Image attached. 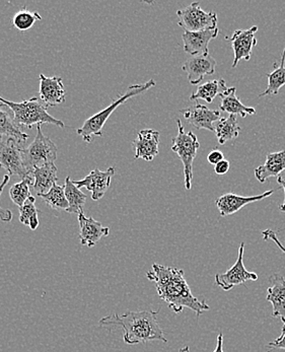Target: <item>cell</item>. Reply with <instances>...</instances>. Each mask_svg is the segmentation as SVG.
Wrapping results in <instances>:
<instances>
[{
  "mask_svg": "<svg viewBox=\"0 0 285 352\" xmlns=\"http://www.w3.org/2000/svg\"><path fill=\"white\" fill-rule=\"evenodd\" d=\"M146 277L155 283L159 298L167 302L174 313L180 314L184 309H190L199 318L204 311L210 310L205 302L193 296L185 279L184 270L155 263L152 270L146 272Z\"/></svg>",
  "mask_w": 285,
  "mask_h": 352,
  "instance_id": "obj_1",
  "label": "cell"
},
{
  "mask_svg": "<svg viewBox=\"0 0 285 352\" xmlns=\"http://www.w3.org/2000/svg\"><path fill=\"white\" fill-rule=\"evenodd\" d=\"M159 311H127L102 318L99 325L103 327H118L124 331L123 341L128 345L146 343L148 341H163L168 343L163 329L157 321Z\"/></svg>",
  "mask_w": 285,
  "mask_h": 352,
  "instance_id": "obj_2",
  "label": "cell"
},
{
  "mask_svg": "<svg viewBox=\"0 0 285 352\" xmlns=\"http://www.w3.org/2000/svg\"><path fill=\"white\" fill-rule=\"evenodd\" d=\"M0 103L10 109L12 113L14 123L19 129H32L34 125L53 124L60 128H65V124L61 120L54 118L47 112V108L41 100L33 97L27 101L16 103L8 101L0 97Z\"/></svg>",
  "mask_w": 285,
  "mask_h": 352,
  "instance_id": "obj_3",
  "label": "cell"
},
{
  "mask_svg": "<svg viewBox=\"0 0 285 352\" xmlns=\"http://www.w3.org/2000/svg\"><path fill=\"white\" fill-rule=\"evenodd\" d=\"M155 82L154 80H148V82L146 83L130 85V87L127 89V91H125V94L118 96L117 99L114 100L110 106H108L107 108L104 109V110L100 111V112L95 113V115L87 119L84 125L78 128V131H76L78 135L82 136L84 142H88V144L93 142L95 136L102 138V136H103L104 126H105L106 122H107L108 119L110 118L113 112H114L119 106L124 104L127 100L131 99V98L135 97V96L141 95L144 91H148L150 87H155Z\"/></svg>",
  "mask_w": 285,
  "mask_h": 352,
  "instance_id": "obj_4",
  "label": "cell"
},
{
  "mask_svg": "<svg viewBox=\"0 0 285 352\" xmlns=\"http://www.w3.org/2000/svg\"><path fill=\"white\" fill-rule=\"evenodd\" d=\"M178 125V135L172 140V151L178 155L184 166L185 188L191 190L193 179V163L197 155L200 144L197 136L192 131H185L184 126L179 119H176Z\"/></svg>",
  "mask_w": 285,
  "mask_h": 352,
  "instance_id": "obj_5",
  "label": "cell"
},
{
  "mask_svg": "<svg viewBox=\"0 0 285 352\" xmlns=\"http://www.w3.org/2000/svg\"><path fill=\"white\" fill-rule=\"evenodd\" d=\"M57 151L56 144L48 136L44 135L41 125H38L35 140L23 149L25 166L32 175L34 168L54 163L57 159Z\"/></svg>",
  "mask_w": 285,
  "mask_h": 352,
  "instance_id": "obj_6",
  "label": "cell"
},
{
  "mask_svg": "<svg viewBox=\"0 0 285 352\" xmlns=\"http://www.w3.org/2000/svg\"><path fill=\"white\" fill-rule=\"evenodd\" d=\"M23 149V144L14 138L0 136V168L5 170L8 176L16 175L22 180L32 176L25 166Z\"/></svg>",
  "mask_w": 285,
  "mask_h": 352,
  "instance_id": "obj_7",
  "label": "cell"
},
{
  "mask_svg": "<svg viewBox=\"0 0 285 352\" xmlns=\"http://www.w3.org/2000/svg\"><path fill=\"white\" fill-rule=\"evenodd\" d=\"M178 23L185 32H199L218 28V14L206 12L200 6V2H193L190 6L176 12Z\"/></svg>",
  "mask_w": 285,
  "mask_h": 352,
  "instance_id": "obj_8",
  "label": "cell"
},
{
  "mask_svg": "<svg viewBox=\"0 0 285 352\" xmlns=\"http://www.w3.org/2000/svg\"><path fill=\"white\" fill-rule=\"evenodd\" d=\"M244 243H241L239 248V255H238V260L233 264L231 270H227V272L223 274H216L214 280L216 285L220 287L221 289L225 292H229L237 287V285H244L247 281L252 280L256 281L258 279V275L254 272H250L246 270L244 265Z\"/></svg>",
  "mask_w": 285,
  "mask_h": 352,
  "instance_id": "obj_9",
  "label": "cell"
},
{
  "mask_svg": "<svg viewBox=\"0 0 285 352\" xmlns=\"http://www.w3.org/2000/svg\"><path fill=\"white\" fill-rule=\"evenodd\" d=\"M258 31V27L250 28L248 30H238L231 37H225L227 42L231 43L233 50V63L231 67H237L241 60L249 61L252 57L253 48L257 45L255 34Z\"/></svg>",
  "mask_w": 285,
  "mask_h": 352,
  "instance_id": "obj_10",
  "label": "cell"
},
{
  "mask_svg": "<svg viewBox=\"0 0 285 352\" xmlns=\"http://www.w3.org/2000/svg\"><path fill=\"white\" fill-rule=\"evenodd\" d=\"M115 175L114 166H111L106 170L95 168L86 177L80 181H72L74 185L80 189L86 188L91 192V199L99 201L105 196L111 185V180Z\"/></svg>",
  "mask_w": 285,
  "mask_h": 352,
  "instance_id": "obj_11",
  "label": "cell"
},
{
  "mask_svg": "<svg viewBox=\"0 0 285 352\" xmlns=\"http://www.w3.org/2000/svg\"><path fill=\"white\" fill-rule=\"evenodd\" d=\"M184 118L189 124L192 125L196 129H205L214 132V123L220 119V112L218 110H212L207 106L201 104L195 101L194 106L190 108L180 110Z\"/></svg>",
  "mask_w": 285,
  "mask_h": 352,
  "instance_id": "obj_12",
  "label": "cell"
},
{
  "mask_svg": "<svg viewBox=\"0 0 285 352\" xmlns=\"http://www.w3.org/2000/svg\"><path fill=\"white\" fill-rule=\"evenodd\" d=\"M273 193L274 190H268L260 195L254 196H242L235 193L223 194L216 200V208L220 211V217H229V215L235 214L248 204L261 201Z\"/></svg>",
  "mask_w": 285,
  "mask_h": 352,
  "instance_id": "obj_13",
  "label": "cell"
},
{
  "mask_svg": "<svg viewBox=\"0 0 285 352\" xmlns=\"http://www.w3.org/2000/svg\"><path fill=\"white\" fill-rule=\"evenodd\" d=\"M216 59L210 55H198L189 58L183 64L182 69L187 74L191 85H198L203 80L206 76H212L216 72Z\"/></svg>",
  "mask_w": 285,
  "mask_h": 352,
  "instance_id": "obj_14",
  "label": "cell"
},
{
  "mask_svg": "<svg viewBox=\"0 0 285 352\" xmlns=\"http://www.w3.org/2000/svg\"><path fill=\"white\" fill-rule=\"evenodd\" d=\"M220 31L216 29L199 32H184L182 35L184 51L192 56L209 55L208 45L212 40L218 37Z\"/></svg>",
  "mask_w": 285,
  "mask_h": 352,
  "instance_id": "obj_15",
  "label": "cell"
},
{
  "mask_svg": "<svg viewBox=\"0 0 285 352\" xmlns=\"http://www.w3.org/2000/svg\"><path fill=\"white\" fill-rule=\"evenodd\" d=\"M159 132L154 129H144L138 132L137 138L132 142L135 151L134 159L154 161L159 155Z\"/></svg>",
  "mask_w": 285,
  "mask_h": 352,
  "instance_id": "obj_16",
  "label": "cell"
},
{
  "mask_svg": "<svg viewBox=\"0 0 285 352\" xmlns=\"http://www.w3.org/2000/svg\"><path fill=\"white\" fill-rule=\"evenodd\" d=\"M39 95V99L45 107L65 103V87L62 78L58 76L47 78L44 74H40Z\"/></svg>",
  "mask_w": 285,
  "mask_h": 352,
  "instance_id": "obj_17",
  "label": "cell"
},
{
  "mask_svg": "<svg viewBox=\"0 0 285 352\" xmlns=\"http://www.w3.org/2000/svg\"><path fill=\"white\" fill-rule=\"evenodd\" d=\"M78 223L80 228V244L82 246L91 248L95 246L102 239L109 236V228L103 227L100 221H95L93 217H87L84 213L78 214Z\"/></svg>",
  "mask_w": 285,
  "mask_h": 352,
  "instance_id": "obj_18",
  "label": "cell"
},
{
  "mask_svg": "<svg viewBox=\"0 0 285 352\" xmlns=\"http://www.w3.org/2000/svg\"><path fill=\"white\" fill-rule=\"evenodd\" d=\"M269 283L271 287L267 289L266 300L273 307L272 317L280 318L285 323V278L280 273H275L270 276Z\"/></svg>",
  "mask_w": 285,
  "mask_h": 352,
  "instance_id": "obj_19",
  "label": "cell"
},
{
  "mask_svg": "<svg viewBox=\"0 0 285 352\" xmlns=\"http://www.w3.org/2000/svg\"><path fill=\"white\" fill-rule=\"evenodd\" d=\"M285 170V151L270 153L266 155L264 165L255 168L254 175L260 183H265L268 179L277 178Z\"/></svg>",
  "mask_w": 285,
  "mask_h": 352,
  "instance_id": "obj_20",
  "label": "cell"
},
{
  "mask_svg": "<svg viewBox=\"0 0 285 352\" xmlns=\"http://www.w3.org/2000/svg\"><path fill=\"white\" fill-rule=\"evenodd\" d=\"M33 177V188L38 196L47 193L57 183V166L54 163L34 168L32 172Z\"/></svg>",
  "mask_w": 285,
  "mask_h": 352,
  "instance_id": "obj_21",
  "label": "cell"
},
{
  "mask_svg": "<svg viewBox=\"0 0 285 352\" xmlns=\"http://www.w3.org/2000/svg\"><path fill=\"white\" fill-rule=\"evenodd\" d=\"M236 91H237V89L235 87H227V91L220 96L221 99L220 111L229 115H233V116L240 115L242 118L248 115L256 114V110L254 108L244 106L242 103L241 100L236 95Z\"/></svg>",
  "mask_w": 285,
  "mask_h": 352,
  "instance_id": "obj_22",
  "label": "cell"
},
{
  "mask_svg": "<svg viewBox=\"0 0 285 352\" xmlns=\"http://www.w3.org/2000/svg\"><path fill=\"white\" fill-rule=\"evenodd\" d=\"M240 131H241V127L238 125L237 116H233V115L220 119L214 127V133H216L218 144L220 145L238 138Z\"/></svg>",
  "mask_w": 285,
  "mask_h": 352,
  "instance_id": "obj_23",
  "label": "cell"
},
{
  "mask_svg": "<svg viewBox=\"0 0 285 352\" xmlns=\"http://www.w3.org/2000/svg\"><path fill=\"white\" fill-rule=\"evenodd\" d=\"M227 89L225 80H210V82L202 83L197 87V91L191 95L190 101L203 100L208 104H212L218 96L223 95Z\"/></svg>",
  "mask_w": 285,
  "mask_h": 352,
  "instance_id": "obj_24",
  "label": "cell"
},
{
  "mask_svg": "<svg viewBox=\"0 0 285 352\" xmlns=\"http://www.w3.org/2000/svg\"><path fill=\"white\" fill-rule=\"evenodd\" d=\"M63 188H65V197L68 202V209L66 211L69 213H78V214L84 213V204L87 202L86 194L72 183L69 176L66 177Z\"/></svg>",
  "mask_w": 285,
  "mask_h": 352,
  "instance_id": "obj_25",
  "label": "cell"
},
{
  "mask_svg": "<svg viewBox=\"0 0 285 352\" xmlns=\"http://www.w3.org/2000/svg\"><path fill=\"white\" fill-rule=\"evenodd\" d=\"M3 107V104H0V136L12 138L18 140L20 144H25L29 135L16 127L14 123L12 115L4 110Z\"/></svg>",
  "mask_w": 285,
  "mask_h": 352,
  "instance_id": "obj_26",
  "label": "cell"
},
{
  "mask_svg": "<svg viewBox=\"0 0 285 352\" xmlns=\"http://www.w3.org/2000/svg\"><path fill=\"white\" fill-rule=\"evenodd\" d=\"M285 48L282 55L280 66L273 72L267 74L268 87L264 91V93L259 95V98L265 97V96L277 95L280 89L285 85Z\"/></svg>",
  "mask_w": 285,
  "mask_h": 352,
  "instance_id": "obj_27",
  "label": "cell"
},
{
  "mask_svg": "<svg viewBox=\"0 0 285 352\" xmlns=\"http://www.w3.org/2000/svg\"><path fill=\"white\" fill-rule=\"evenodd\" d=\"M36 198L31 196L20 208V221L23 225L27 226L32 230H37L40 223L38 219V210L35 206Z\"/></svg>",
  "mask_w": 285,
  "mask_h": 352,
  "instance_id": "obj_28",
  "label": "cell"
},
{
  "mask_svg": "<svg viewBox=\"0 0 285 352\" xmlns=\"http://www.w3.org/2000/svg\"><path fill=\"white\" fill-rule=\"evenodd\" d=\"M40 197L46 201V204L54 210H59V209H68V202L66 200L65 194V188L59 186L58 184L53 185L52 188L49 190L47 193L42 194Z\"/></svg>",
  "mask_w": 285,
  "mask_h": 352,
  "instance_id": "obj_29",
  "label": "cell"
},
{
  "mask_svg": "<svg viewBox=\"0 0 285 352\" xmlns=\"http://www.w3.org/2000/svg\"><path fill=\"white\" fill-rule=\"evenodd\" d=\"M33 177H27L23 179L21 182L16 183L10 189V199L14 204L21 208L25 201L31 197L32 194L30 191V186H33Z\"/></svg>",
  "mask_w": 285,
  "mask_h": 352,
  "instance_id": "obj_30",
  "label": "cell"
},
{
  "mask_svg": "<svg viewBox=\"0 0 285 352\" xmlns=\"http://www.w3.org/2000/svg\"><path fill=\"white\" fill-rule=\"evenodd\" d=\"M37 21H42V16H40L39 12H30L27 8H23L14 14L12 23L19 31L25 32L33 28Z\"/></svg>",
  "mask_w": 285,
  "mask_h": 352,
  "instance_id": "obj_31",
  "label": "cell"
},
{
  "mask_svg": "<svg viewBox=\"0 0 285 352\" xmlns=\"http://www.w3.org/2000/svg\"><path fill=\"white\" fill-rule=\"evenodd\" d=\"M10 181V176L8 175H4L3 180H2L1 184H0V197H1L2 192H3L4 187L8 184ZM12 219V212L10 209H4L0 206V221L3 223H10Z\"/></svg>",
  "mask_w": 285,
  "mask_h": 352,
  "instance_id": "obj_32",
  "label": "cell"
},
{
  "mask_svg": "<svg viewBox=\"0 0 285 352\" xmlns=\"http://www.w3.org/2000/svg\"><path fill=\"white\" fill-rule=\"evenodd\" d=\"M263 239L265 241H272V242L275 243L276 246L278 247L282 252L285 254V246L280 242V239L276 236V232L272 230H266L262 232Z\"/></svg>",
  "mask_w": 285,
  "mask_h": 352,
  "instance_id": "obj_33",
  "label": "cell"
},
{
  "mask_svg": "<svg viewBox=\"0 0 285 352\" xmlns=\"http://www.w3.org/2000/svg\"><path fill=\"white\" fill-rule=\"evenodd\" d=\"M223 160H225V155H223L220 149L214 148L208 153L207 161L208 163L212 164V165L216 166V164L220 163V162L223 161Z\"/></svg>",
  "mask_w": 285,
  "mask_h": 352,
  "instance_id": "obj_34",
  "label": "cell"
},
{
  "mask_svg": "<svg viewBox=\"0 0 285 352\" xmlns=\"http://www.w3.org/2000/svg\"><path fill=\"white\" fill-rule=\"evenodd\" d=\"M267 349H284L285 351V332L282 333L280 337L272 342L268 343Z\"/></svg>",
  "mask_w": 285,
  "mask_h": 352,
  "instance_id": "obj_35",
  "label": "cell"
},
{
  "mask_svg": "<svg viewBox=\"0 0 285 352\" xmlns=\"http://www.w3.org/2000/svg\"><path fill=\"white\" fill-rule=\"evenodd\" d=\"M229 168H231L229 162L227 161V160H223V161L214 166V172H216V174L220 175L221 176V175L227 174L229 170Z\"/></svg>",
  "mask_w": 285,
  "mask_h": 352,
  "instance_id": "obj_36",
  "label": "cell"
},
{
  "mask_svg": "<svg viewBox=\"0 0 285 352\" xmlns=\"http://www.w3.org/2000/svg\"><path fill=\"white\" fill-rule=\"evenodd\" d=\"M277 183L280 185L282 188H284V202H282V204L280 206V211H282V212H285V179L282 178V176L277 177Z\"/></svg>",
  "mask_w": 285,
  "mask_h": 352,
  "instance_id": "obj_37",
  "label": "cell"
},
{
  "mask_svg": "<svg viewBox=\"0 0 285 352\" xmlns=\"http://www.w3.org/2000/svg\"><path fill=\"white\" fill-rule=\"evenodd\" d=\"M216 347L214 349V352H225L223 351V333H220L218 336V339H216Z\"/></svg>",
  "mask_w": 285,
  "mask_h": 352,
  "instance_id": "obj_38",
  "label": "cell"
},
{
  "mask_svg": "<svg viewBox=\"0 0 285 352\" xmlns=\"http://www.w3.org/2000/svg\"><path fill=\"white\" fill-rule=\"evenodd\" d=\"M179 352H190V349H189V346H184Z\"/></svg>",
  "mask_w": 285,
  "mask_h": 352,
  "instance_id": "obj_39",
  "label": "cell"
},
{
  "mask_svg": "<svg viewBox=\"0 0 285 352\" xmlns=\"http://www.w3.org/2000/svg\"><path fill=\"white\" fill-rule=\"evenodd\" d=\"M285 332V323H284V326H282V333H284Z\"/></svg>",
  "mask_w": 285,
  "mask_h": 352,
  "instance_id": "obj_40",
  "label": "cell"
}]
</instances>
